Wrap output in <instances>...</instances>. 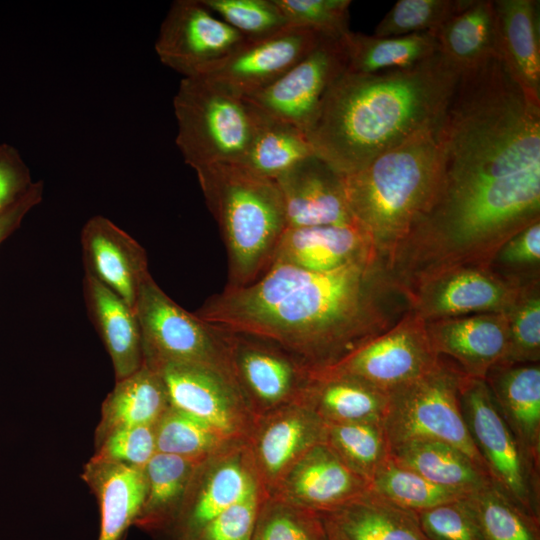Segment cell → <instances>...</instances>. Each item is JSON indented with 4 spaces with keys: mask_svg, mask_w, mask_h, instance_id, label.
Wrapping results in <instances>:
<instances>
[{
    "mask_svg": "<svg viewBox=\"0 0 540 540\" xmlns=\"http://www.w3.org/2000/svg\"><path fill=\"white\" fill-rule=\"evenodd\" d=\"M489 267L520 287L540 281V220L507 240L496 252Z\"/></svg>",
    "mask_w": 540,
    "mask_h": 540,
    "instance_id": "7bdbcfd3",
    "label": "cell"
},
{
    "mask_svg": "<svg viewBox=\"0 0 540 540\" xmlns=\"http://www.w3.org/2000/svg\"><path fill=\"white\" fill-rule=\"evenodd\" d=\"M505 422L540 468V365L498 364L484 379Z\"/></svg>",
    "mask_w": 540,
    "mask_h": 540,
    "instance_id": "603a6c76",
    "label": "cell"
},
{
    "mask_svg": "<svg viewBox=\"0 0 540 540\" xmlns=\"http://www.w3.org/2000/svg\"><path fill=\"white\" fill-rule=\"evenodd\" d=\"M134 309L142 336L143 365L156 369L166 363L197 364L235 381L225 332L175 303L150 273L141 284Z\"/></svg>",
    "mask_w": 540,
    "mask_h": 540,
    "instance_id": "52a82bcc",
    "label": "cell"
},
{
    "mask_svg": "<svg viewBox=\"0 0 540 540\" xmlns=\"http://www.w3.org/2000/svg\"><path fill=\"white\" fill-rule=\"evenodd\" d=\"M390 458L427 480L469 496L492 483L461 450L435 440H413L390 447Z\"/></svg>",
    "mask_w": 540,
    "mask_h": 540,
    "instance_id": "f1b7e54d",
    "label": "cell"
},
{
    "mask_svg": "<svg viewBox=\"0 0 540 540\" xmlns=\"http://www.w3.org/2000/svg\"><path fill=\"white\" fill-rule=\"evenodd\" d=\"M324 442L369 484L390 457V445L382 423L324 422Z\"/></svg>",
    "mask_w": 540,
    "mask_h": 540,
    "instance_id": "e575fe53",
    "label": "cell"
},
{
    "mask_svg": "<svg viewBox=\"0 0 540 540\" xmlns=\"http://www.w3.org/2000/svg\"><path fill=\"white\" fill-rule=\"evenodd\" d=\"M460 70L440 52L412 66L344 72L327 91L306 136L314 155L353 174L417 131L439 122Z\"/></svg>",
    "mask_w": 540,
    "mask_h": 540,
    "instance_id": "7a4b0ae2",
    "label": "cell"
},
{
    "mask_svg": "<svg viewBox=\"0 0 540 540\" xmlns=\"http://www.w3.org/2000/svg\"><path fill=\"white\" fill-rule=\"evenodd\" d=\"M83 295L89 317L121 380L144 363L142 336L136 311L101 283L84 275Z\"/></svg>",
    "mask_w": 540,
    "mask_h": 540,
    "instance_id": "d4e9b609",
    "label": "cell"
},
{
    "mask_svg": "<svg viewBox=\"0 0 540 540\" xmlns=\"http://www.w3.org/2000/svg\"><path fill=\"white\" fill-rule=\"evenodd\" d=\"M459 400L470 437L491 482L520 509L540 521V468L505 422L486 381L464 374Z\"/></svg>",
    "mask_w": 540,
    "mask_h": 540,
    "instance_id": "ba28073f",
    "label": "cell"
},
{
    "mask_svg": "<svg viewBox=\"0 0 540 540\" xmlns=\"http://www.w3.org/2000/svg\"><path fill=\"white\" fill-rule=\"evenodd\" d=\"M205 461L156 452L144 467L146 497L134 524L147 529L169 525L177 517L191 481Z\"/></svg>",
    "mask_w": 540,
    "mask_h": 540,
    "instance_id": "d6a6232c",
    "label": "cell"
},
{
    "mask_svg": "<svg viewBox=\"0 0 540 540\" xmlns=\"http://www.w3.org/2000/svg\"><path fill=\"white\" fill-rule=\"evenodd\" d=\"M195 172L227 250L226 287L247 286L270 267L287 228L279 187L275 180L234 163Z\"/></svg>",
    "mask_w": 540,
    "mask_h": 540,
    "instance_id": "277c9868",
    "label": "cell"
},
{
    "mask_svg": "<svg viewBox=\"0 0 540 540\" xmlns=\"http://www.w3.org/2000/svg\"><path fill=\"white\" fill-rule=\"evenodd\" d=\"M156 452L155 425H139L109 433L91 459L144 468Z\"/></svg>",
    "mask_w": 540,
    "mask_h": 540,
    "instance_id": "bcb514c9",
    "label": "cell"
},
{
    "mask_svg": "<svg viewBox=\"0 0 540 540\" xmlns=\"http://www.w3.org/2000/svg\"><path fill=\"white\" fill-rule=\"evenodd\" d=\"M170 407L204 421L235 442L248 438L256 417L236 382L212 368L166 363L156 369Z\"/></svg>",
    "mask_w": 540,
    "mask_h": 540,
    "instance_id": "8fae6325",
    "label": "cell"
},
{
    "mask_svg": "<svg viewBox=\"0 0 540 540\" xmlns=\"http://www.w3.org/2000/svg\"><path fill=\"white\" fill-rule=\"evenodd\" d=\"M246 39L272 35L289 23L275 0H200Z\"/></svg>",
    "mask_w": 540,
    "mask_h": 540,
    "instance_id": "b9f144b4",
    "label": "cell"
},
{
    "mask_svg": "<svg viewBox=\"0 0 540 540\" xmlns=\"http://www.w3.org/2000/svg\"><path fill=\"white\" fill-rule=\"evenodd\" d=\"M369 490V482L323 441L297 460L270 495L300 507L327 513Z\"/></svg>",
    "mask_w": 540,
    "mask_h": 540,
    "instance_id": "e0dca14e",
    "label": "cell"
},
{
    "mask_svg": "<svg viewBox=\"0 0 540 540\" xmlns=\"http://www.w3.org/2000/svg\"><path fill=\"white\" fill-rule=\"evenodd\" d=\"M439 357L428 339L425 321L411 310L395 326L337 363L310 371L353 377L389 394L428 372Z\"/></svg>",
    "mask_w": 540,
    "mask_h": 540,
    "instance_id": "9c48e42d",
    "label": "cell"
},
{
    "mask_svg": "<svg viewBox=\"0 0 540 540\" xmlns=\"http://www.w3.org/2000/svg\"><path fill=\"white\" fill-rule=\"evenodd\" d=\"M465 3L466 0H398L377 24L374 35L434 32Z\"/></svg>",
    "mask_w": 540,
    "mask_h": 540,
    "instance_id": "60d3db41",
    "label": "cell"
},
{
    "mask_svg": "<svg viewBox=\"0 0 540 540\" xmlns=\"http://www.w3.org/2000/svg\"><path fill=\"white\" fill-rule=\"evenodd\" d=\"M157 452L207 460L235 442L216 428L169 407L155 424Z\"/></svg>",
    "mask_w": 540,
    "mask_h": 540,
    "instance_id": "d590c367",
    "label": "cell"
},
{
    "mask_svg": "<svg viewBox=\"0 0 540 540\" xmlns=\"http://www.w3.org/2000/svg\"><path fill=\"white\" fill-rule=\"evenodd\" d=\"M463 375L440 356L428 372L390 392L382 422L390 447L413 440L441 441L461 450L488 474L461 411Z\"/></svg>",
    "mask_w": 540,
    "mask_h": 540,
    "instance_id": "8992f818",
    "label": "cell"
},
{
    "mask_svg": "<svg viewBox=\"0 0 540 540\" xmlns=\"http://www.w3.org/2000/svg\"><path fill=\"white\" fill-rule=\"evenodd\" d=\"M225 334L235 381L253 414L300 399L310 378L309 367L271 342Z\"/></svg>",
    "mask_w": 540,
    "mask_h": 540,
    "instance_id": "4fadbf2b",
    "label": "cell"
},
{
    "mask_svg": "<svg viewBox=\"0 0 540 540\" xmlns=\"http://www.w3.org/2000/svg\"><path fill=\"white\" fill-rule=\"evenodd\" d=\"M508 342L500 364L540 361V281L524 286L506 313Z\"/></svg>",
    "mask_w": 540,
    "mask_h": 540,
    "instance_id": "ab89813d",
    "label": "cell"
},
{
    "mask_svg": "<svg viewBox=\"0 0 540 540\" xmlns=\"http://www.w3.org/2000/svg\"><path fill=\"white\" fill-rule=\"evenodd\" d=\"M182 540H202V539L195 537V538H182Z\"/></svg>",
    "mask_w": 540,
    "mask_h": 540,
    "instance_id": "816d5d0a",
    "label": "cell"
},
{
    "mask_svg": "<svg viewBox=\"0 0 540 540\" xmlns=\"http://www.w3.org/2000/svg\"><path fill=\"white\" fill-rule=\"evenodd\" d=\"M251 540H329L322 513L267 495Z\"/></svg>",
    "mask_w": 540,
    "mask_h": 540,
    "instance_id": "f35d334b",
    "label": "cell"
},
{
    "mask_svg": "<svg viewBox=\"0 0 540 540\" xmlns=\"http://www.w3.org/2000/svg\"><path fill=\"white\" fill-rule=\"evenodd\" d=\"M324 422L382 423L388 394L353 377L310 371L300 398Z\"/></svg>",
    "mask_w": 540,
    "mask_h": 540,
    "instance_id": "4316f807",
    "label": "cell"
},
{
    "mask_svg": "<svg viewBox=\"0 0 540 540\" xmlns=\"http://www.w3.org/2000/svg\"><path fill=\"white\" fill-rule=\"evenodd\" d=\"M434 34L439 52L460 72L498 57L493 0H466Z\"/></svg>",
    "mask_w": 540,
    "mask_h": 540,
    "instance_id": "1f68e13d",
    "label": "cell"
},
{
    "mask_svg": "<svg viewBox=\"0 0 540 540\" xmlns=\"http://www.w3.org/2000/svg\"><path fill=\"white\" fill-rule=\"evenodd\" d=\"M170 407L161 376L143 365L133 374L117 380L102 404L97 443L114 430L155 425Z\"/></svg>",
    "mask_w": 540,
    "mask_h": 540,
    "instance_id": "f546056e",
    "label": "cell"
},
{
    "mask_svg": "<svg viewBox=\"0 0 540 540\" xmlns=\"http://www.w3.org/2000/svg\"><path fill=\"white\" fill-rule=\"evenodd\" d=\"M43 192V182H35L21 200L0 215V244L21 224L28 212L42 201Z\"/></svg>",
    "mask_w": 540,
    "mask_h": 540,
    "instance_id": "681fc988",
    "label": "cell"
},
{
    "mask_svg": "<svg viewBox=\"0 0 540 540\" xmlns=\"http://www.w3.org/2000/svg\"><path fill=\"white\" fill-rule=\"evenodd\" d=\"M290 26L343 37L349 29L350 0H275Z\"/></svg>",
    "mask_w": 540,
    "mask_h": 540,
    "instance_id": "ee69618b",
    "label": "cell"
},
{
    "mask_svg": "<svg viewBox=\"0 0 540 540\" xmlns=\"http://www.w3.org/2000/svg\"><path fill=\"white\" fill-rule=\"evenodd\" d=\"M263 493L262 486H257L213 518L195 537L202 540H251Z\"/></svg>",
    "mask_w": 540,
    "mask_h": 540,
    "instance_id": "7dc6e473",
    "label": "cell"
},
{
    "mask_svg": "<svg viewBox=\"0 0 540 540\" xmlns=\"http://www.w3.org/2000/svg\"><path fill=\"white\" fill-rule=\"evenodd\" d=\"M344 36H324L310 53L276 81L243 100L307 134L327 91L346 71Z\"/></svg>",
    "mask_w": 540,
    "mask_h": 540,
    "instance_id": "30bf717a",
    "label": "cell"
},
{
    "mask_svg": "<svg viewBox=\"0 0 540 540\" xmlns=\"http://www.w3.org/2000/svg\"><path fill=\"white\" fill-rule=\"evenodd\" d=\"M417 518L429 540H484L467 497L417 512Z\"/></svg>",
    "mask_w": 540,
    "mask_h": 540,
    "instance_id": "f6af8a7d",
    "label": "cell"
},
{
    "mask_svg": "<svg viewBox=\"0 0 540 540\" xmlns=\"http://www.w3.org/2000/svg\"><path fill=\"white\" fill-rule=\"evenodd\" d=\"M440 121L381 153L361 170L343 176L353 219L387 264L436 190Z\"/></svg>",
    "mask_w": 540,
    "mask_h": 540,
    "instance_id": "3957f363",
    "label": "cell"
},
{
    "mask_svg": "<svg viewBox=\"0 0 540 540\" xmlns=\"http://www.w3.org/2000/svg\"><path fill=\"white\" fill-rule=\"evenodd\" d=\"M322 514L346 540H429L420 528L416 512L401 508L370 490Z\"/></svg>",
    "mask_w": 540,
    "mask_h": 540,
    "instance_id": "83f0119b",
    "label": "cell"
},
{
    "mask_svg": "<svg viewBox=\"0 0 540 540\" xmlns=\"http://www.w3.org/2000/svg\"><path fill=\"white\" fill-rule=\"evenodd\" d=\"M438 356L451 360L466 376L485 379L500 364L508 342L504 313H484L425 322Z\"/></svg>",
    "mask_w": 540,
    "mask_h": 540,
    "instance_id": "ffe728a7",
    "label": "cell"
},
{
    "mask_svg": "<svg viewBox=\"0 0 540 540\" xmlns=\"http://www.w3.org/2000/svg\"><path fill=\"white\" fill-rule=\"evenodd\" d=\"M326 523L329 532V540H346L335 529H333L327 521Z\"/></svg>",
    "mask_w": 540,
    "mask_h": 540,
    "instance_id": "f907efd6",
    "label": "cell"
},
{
    "mask_svg": "<svg viewBox=\"0 0 540 540\" xmlns=\"http://www.w3.org/2000/svg\"><path fill=\"white\" fill-rule=\"evenodd\" d=\"M324 36L289 26L266 37L245 38L229 55L196 76L245 99L276 81L310 53Z\"/></svg>",
    "mask_w": 540,
    "mask_h": 540,
    "instance_id": "9a60e30c",
    "label": "cell"
},
{
    "mask_svg": "<svg viewBox=\"0 0 540 540\" xmlns=\"http://www.w3.org/2000/svg\"><path fill=\"white\" fill-rule=\"evenodd\" d=\"M467 499L484 540H540V521L520 509L493 483Z\"/></svg>",
    "mask_w": 540,
    "mask_h": 540,
    "instance_id": "74e56055",
    "label": "cell"
},
{
    "mask_svg": "<svg viewBox=\"0 0 540 540\" xmlns=\"http://www.w3.org/2000/svg\"><path fill=\"white\" fill-rule=\"evenodd\" d=\"M372 256L378 255L357 224L323 225L286 228L273 262L325 272Z\"/></svg>",
    "mask_w": 540,
    "mask_h": 540,
    "instance_id": "44dd1931",
    "label": "cell"
},
{
    "mask_svg": "<svg viewBox=\"0 0 540 540\" xmlns=\"http://www.w3.org/2000/svg\"><path fill=\"white\" fill-rule=\"evenodd\" d=\"M523 287L505 280L489 266L456 267L412 288L411 310L425 322L484 313L506 314Z\"/></svg>",
    "mask_w": 540,
    "mask_h": 540,
    "instance_id": "5bb4252c",
    "label": "cell"
},
{
    "mask_svg": "<svg viewBox=\"0 0 540 540\" xmlns=\"http://www.w3.org/2000/svg\"><path fill=\"white\" fill-rule=\"evenodd\" d=\"M244 40L200 0H175L160 26L155 51L165 66L185 78L202 74Z\"/></svg>",
    "mask_w": 540,
    "mask_h": 540,
    "instance_id": "7c38bea8",
    "label": "cell"
},
{
    "mask_svg": "<svg viewBox=\"0 0 540 540\" xmlns=\"http://www.w3.org/2000/svg\"><path fill=\"white\" fill-rule=\"evenodd\" d=\"M211 465L181 527L193 538L226 508L261 485L246 444L236 443L210 458Z\"/></svg>",
    "mask_w": 540,
    "mask_h": 540,
    "instance_id": "cb8c5ba5",
    "label": "cell"
},
{
    "mask_svg": "<svg viewBox=\"0 0 540 540\" xmlns=\"http://www.w3.org/2000/svg\"><path fill=\"white\" fill-rule=\"evenodd\" d=\"M370 491L416 513L467 497L427 480L415 471L399 465L390 457L370 481Z\"/></svg>",
    "mask_w": 540,
    "mask_h": 540,
    "instance_id": "8d00e7d4",
    "label": "cell"
},
{
    "mask_svg": "<svg viewBox=\"0 0 540 540\" xmlns=\"http://www.w3.org/2000/svg\"><path fill=\"white\" fill-rule=\"evenodd\" d=\"M498 57L513 81L540 105L539 1L493 0Z\"/></svg>",
    "mask_w": 540,
    "mask_h": 540,
    "instance_id": "7402d4cb",
    "label": "cell"
},
{
    "mask_svg": "<svg viewBox=\"0 0 540 540\" xmlns=\"http://www.w3.org/2000/svg\"><path fill=\"white\" fill-rule=\"evenodd\" d=\"M287 228L356 224L348 207L343 175L311 155L275 179Z\"/></svg>",
    "mask_w": 540,
    "mask_h": 540,
    "instance_id": "ac0fdd59",
    "label": "cell"
},
{
    "mask_svg": "<svg viewBox=\"0 0 540 540\" xmlns=\"http://www.w3.org/2000/svg\"><path fill=\"white\" fill-rule=\"evenodd\" d=\"M81 246L85 275L135 308L141 284L150 273L143 247L102 215L84 224Z\"/></svg>",
    "mask_w": 540,
    "mask_h": 540,
    "instance_id": "d6986e66",
    "label": "cell"
},
{
    "mask_svg": "<svg viewBox=\"0 0 540 540\" xmlns=\"http://www.w3.org/2000/svg\"><path fill=\"white\" fill-rule=\"evenodd\" d=\"M176 145L194 171L239 164L251 139L246 102L202 76L182 78L173 98Z\"/></svg>",
    "mask_w": 540,
    "mask_h": 540,
    "instance_id": "5b68a950",
    "label": "cell"
},
{
    "mask_svg": "<svg viewBox=\"0 0 540 540\" xmlns=\"http://www.w3.org/2000/svg\"><path fill=\"white\" fill-rule=\"evenodd\" d=\"M246 104L251 117L252 132L248 149L239 165L254 174L275 180L292 166L314 154L302 130L248 102Z\"/></svg>",
    "mask_w": 540,
    "mask_h": 540,
    "instance_id": "4dcf8cb0",
    "label": "cell"
},
{
    "mask_svg": "<svg viewBox=\"0 0 540 540\" xmlns=\"http://www.w3.org/2000/svg\"><path fill=\"white\" fill-rule=\"evenodd\" d=\"M29 167L20 152L0 144V215L21 200L33 187Z\"/></svg>",
    "mask_w": 540,
    "mask_h": 540,
    "instance_id": "c3c4849f",
    "label": "cell"
},
{
    "mask_svg": "<svg viewBox=\"0 0 540 540\" xmlns=\"http://www.w3.org/2000/svg\"><path fill=\"white\" fill-rule=\"evenodd\" d=\"M411 311L409 292L379 256L316 272L273 262L253 283L194 313L216 328L271 342L310 370L329 367Z\"/></svg>",
    "mask_w": 540,
    "mask_h": 540,
    "instance_id": "6da1fadb",
    "label": "cell"
},
{
    "mask_svg": "<svg viewBox=\"0 0 540 540\" xmlns=\"http://www.w3.org/2000/svg\"><path fill=\"white\" fill-rule=\"evenodd\" d=\"M346 72L372 74L418 64L439 52L434 32L376 36L352 32L344 36Z\"/></svg>",
    "mask_w": 540,
    "mask_h": 540,
    "instance_id": "836d02e7",
    "label": "cell"
},
{
    "mask_svg": "<svg viewBox=\"0 0 540 540\" xmlns=\"http://www.w3.org/2000/svg\"><path fill=\"white\" fill-rule=\"evenodd\" d=\"M84 479L97 496L100 508L98 540H122L134 524L146 497L144 468L90 460Z\"/></svg>",
    "mask_w": 540,
    "mask_h": 540,
    "instance_id": "484cf974",
    "label": "cell"
},
{
    "mask_svg": "<svg viewBox=\"0 0 540 540\" xmlns=\"http://www.w3.org/2000/svg\"><path fill=\"white\" fill-rule=\"evenodd\" d=\"M256 418L246 445L258 480L270 495L311 447L324 441V421L301 399Z\"/></svg>",
    "mask_w": 540,
    "mask_h": 540,
    "instance_id": "2e32d148",
    "label": "cell"
}]
</instances>
